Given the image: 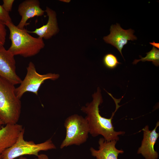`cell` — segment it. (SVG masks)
I'll return each mask as SVG.
<instances>
[{
    "label": "cell",
    "mask_w": 159,
    "mask_h": 159,
    "mask_svg": "<svg viewBox=\"0 0 159 159\" xmlns=\"http://www.w3.org/2000/svg\"><path fill=\"white\" fill-rule=\"evenodd\" d=\"M145 57H143L140 55L141 58L139 59H135L132 62L133 64H136L138 62L141 61L143 62L145 61H151L155 66H158L159 65V50L156 47L153 46V48L150 52H147Z\"/></svg>",
    "instance_id": "cell-14"
},
{
    "label": "cell",
    "mask_w": 159,
    "mask_h": 159,
    "mask_svg": "<svg viewBox=\"0 0 159 159\" xmlns=\"http://www.w3.org/2000/svg\"><path fill=\"white\" fill-rule=\"evenodd\" d=\"M3 124H4L3 122L0 120V126Z\"/></svg>",
    "instance_id": "cell-22"
},
{
    "label": "cell",
    "mask_w": 159,
    "mask_h": 159,
    "mask_svg": "<svg viewBox=\"0 0 159 159\" xmlns=\"http://www.w3.org/2000/svg\"><path fill=\"white\" fill-rule=\"evenodd\" d=\"M159 126V122L158 121L152 130H149L148 125L142 130L143 133V138L137 153L141 154L145 159H157L158 158V153L155 150L154 146L159 136V133L156 132Z\"/></svg>",
    "instance_id": "cell-9"
},
{
    "label": "cell",
    "mask_w": 159,
    "mask_h": 159,
    "mask_svg": "<svg viewBox=\"0 0 159 159\" xmlns=\"http://www.w3.org/2000/svg\"><path fill=\"white\" fill-rule=\"evenodd\" d=\"M117 141H107L104 138L99 139L98 150L91 147L90 150L91 155L96 159H118V155L122 154L124 151L118 150L115 147Z\"/></svg>",
    "instance_id": "cell-12"
},
{
    "label": "cell",
    "mask_w": 159,
    "mask_h": 159,
    "mask_svg": "<svg viewBox=\"0 0 159 159\" xmlns=\"http://www.w3.org/2000/svg\"><path fill=\"white\" fill-rule=\"evenodd\" d=\"M14 86L0 76V120L4 124H17L20 117L21 102Z\"/></svg>",
    "instance_id": "cell-3"
},
{
    "label": "cell",
    "mask_w": 159,
    "mask_h": 159,
    "mask_svg": "<svg viewBox=\"0 0 159 159\" xmlns=\"http://www.w3.org/2000/svg\"><path fill=\"white\" fill-rule=\"evenodd\" d=\"M27 72L20 85L15 88L16 96L19 99L26 92H32L38 95V91L41 85L47 80H55L59 77L58 74L48 73L41 74L36 71L34 64L30 62L26 67Z\"/></svg>",
    "instance_id": "cell-6"
},
{
    "label": "cell",
    "mask_w": 159,
    "mask_h": 159,
    "mask_svg": "<svg viewBox=\"0 0 159 159\" xmlns=\"http://www.w3.org/2000/svg\"><path fill=\"white\" fill-rule=\"evenodd\" d=\"M5 24L9 29V38L11 41L8 50L14 56L32 57L37 54L44 48L45 44L42 39L33 37L25 28L20 29L12 22H8Z\"/></svg>",
    "instance_id": "cell-2"
},
{
    "label": "cell",
    "mask_w": 159,
    "mask_h": 159,
    "mask_svg": "<svg viewBox=\"0 0 159 159\" xmlns=\"http://www.w3.org/2000/svg\"><path fill=\"white\" fill-rule=\"evenodd\" d=\"M150 44L152 45L153 46L159 49V43H155L154 42H153L150 43Z\"/></svg>",
    "instance_id": "cell-20"
},
{
    "label": "cell",
    "mask_w": 159,
    "mask_h": 159,
    "mask_svg": "<svg viewBox=\"0 0 159 159\" xmlns=\"http://www.w3.org/2000/svg\"><path fill=\"white\" fill-rule=\"evenodd\" d=\"M34 159H49L48 156L45 154L39 155L37 157Z\"/></svg>",
    "instance_id": "cell-19"
},
{
    "label": "cell",
    "mask_w": 159,
    "mask_h": 159,
    "mask_svg": "<svg viewBox=\"0 0 159 159\" xmlns=\"http://www.w3.org/2000/svg\"><path fill=\"white\" fill-rule=\"evenodd\" d=\"M45 11L48 17L47 23L34 31L27 32L29 33L37 34L39 38L47 39L56 34L59 29L55 12L47 6Z\"/></svg>",
    "instance_id": "cell-13"
},
{
    "label": "cell",
    "mask_w": 159,
    "mask_h": 159,
    "mask_svg": "<svg viewBox=\"0 0 159 159\" xmlns=\"http://www.w3.org/2000/svg\"><path fill=\"white\" fill-rule=\"evenodd\" d=\"M14 159H28L27 158H26L25 157H24L23 156H21L19 157V158L17 159L16 158Z\"/></svg>",
    "instance_id": "cell-21"
},
{
    "label": "cell",
    "mask_w": 159,
    "mask_h": 159,
    "mask_svg": "<svg viewBox=\"0 0 159 159\" xmlns=\"http://www.w3.org/2000/svg\"><path fill=\"white\" fill-rule=\"evenodd\" d=\"M92 97V101L87 104L86 106L82 107L81 109L87 114L85 118L89 126V133L94 137L101 135L107 141H118L119 139V135H123L125 132L115 131L112 124V119L120 106L118 104L120 100L116 99L114 100L116 105L115 110L110 118H107L102 117L100 113L99 106L102 103L103 99L99 87L97 88V92L93 95Z\"/></svg>",
    "instance_id": "cell-1"
},
{
    "label": "cell",
    "mask_w": 159,
    "mask_h": 159,
    "mask_svg": "<svg viewBox=\"0 0 159 159\" xmlns=\"http://www.w3.org/2000/svg\"><path fill=\"white\" fill-rule=\"evenodd\" d=\"M18 11L21 19L16 26L21 29H24L28 24L27 22L29 19L36 16H42L45 12L40 7V2L38 0L23 1L19 5Z\"/></svg>",
    "instance_id": "cell-10"
},
{
    "label": "cell",
    "mask_w": 159,
    "mask_h": 159,
    "mask_svg": "<svg viewBox=\"0 0 159 159\" xmlns=\"http://www.w3.org/2000/svg\"><path fill=\"white\" fill-rule=\"evenodd\" d=\"M14 57L4 46H0V76L15 85L20 84L22 80L16 73Z\"/></svg>",
    "instance_id": "cell-7"
},
{
    "label": "cell",
    "mask_w": 159,
    "mask_h": 159,
    "mask_svg": "<svg viewBox=\"0 0 159 159\" xmlns=\"http://www.w3.org/2000/svg\"><path fill=\"white\" fill-rule=\"evenodd\" d=\"M0 20L4 24L8 22H12V19L9 12H7L0 5Z\"/></svg>",
    "instance_id": "cell-16"
},
{
    "label": "cell",
    "mask_w": 159,
    "mask_h": 159,
    "mask_svg": "<svg viewBox=\"0 0 159 159\" xmlns=\"http://www.w3.org/2000/svg\"><path fill=\"white\" fill-rule=\"evenodd\" d=\"M64 126L66 135L61 149L73 145H79L86 141L89 130L85 118L77 114L72 115L66 119Z\"/></svg>",
    "instance_id": "cell-5"
},
{
    "label": "cell",
    "mask_w": 159,
    "mask_h": 159,
    "mask_svg": "<svg viewBox=\"0 0 159 159\" xmlns=\"http://www.w3.org/2000/svg\"><path fill=\"white\" fill-rule=\"evenodd\" d=\"M0 159H2L1 155L0 154Z\"/></svg>",
    "instance_id": "cell-23"
},
{
    "label": "cell",
    "mask_w": 159,
    "mask_h": 159,
    "mask_svg": "<svg viewBox=\"0 0 159 159\" xmlns=\"http://www.w3.org/2000/svg\"><path fill=\"white\" fill-rule=\"evenodd\" d=\"M103 62L106 67L111 69L116 68L118 64H120L116 57L111 53L107 54L105 55Z\"/></svg>",
    "instance_id": "cell-15"
},
{
    "label": "cell",
    "mask_w": 159,
    "mask_h": 159,
    "mask_svg": "<svg viewBox=\"0 0 159 159\" xmlns=\"http://www.w3.org/2000/svg\"><path fill=\"white\" fill-rule=\"evenodd\" d=\"M110 31V34L104 37L103 40L116 48L124 59L122 52L124 46L127 43L128 40L137 39V37L133 34L134 30L131 29L125 30L117 23L111 26Z\"/></svg>",
    "instance_id": "cell-8"
},
{
    "label": "cell",
    "mask_w": 159,
    "mask_h": 159,
    "mask_svg": "<svg viewBox=\"0 0 159 159\" xmlns=\"http://www.w3.org/2000/svg\"><path fill=\"white\" fill-rule=\"evenodd\" d=\"M24 128L23 130L15 143L1 154L2 159H14L25 155L38 156L42 151L55 149L56 147L51 139L39 144L24 139Z\"/></svg>",
    "instance_id": "cell-4"
},
{
    "label": "cell",
    "mask_w": 159,
    "mask_h": 159,
    "mask_svg": "<svg viewBox=\"0 0 159 159\" xmlns=\"http://www.w3.org/2000/svg\"><path fill=\"white\" fill-rule=\"evenodd\" d=\"M5 24L0 20V46H4L6 40V30Z\"/></svg>",
    "instance_id": "cell-17"
},
{
    "label": "cell",
    "mask_w": 159,
    "mask_h": 159,
    "mask_svg": "<svg viewBox=\"0 0 159 159\" xmlns=\"http://www.w3.org/2000/svg\"><path fill=\"white\" fill-rule=\"evenodd\" d=\"M24 128L17 123L6 124L0 129V154L15 143Z\"/></svg>",
    "instance_id": "cell-11"
},
{
    "label": "cell",
    "mask_w": 159,
    "mask_h": 159,
    "mask_svg": "<svg viewBox=\"0 0 159 159\" xmlns=\"http://www.w3.org/2000/svg\"><path fill=\"white\" fill-rule=\"evenodd\" d=\"M14 1V0H3L2 6L5 10L9 12L11 11Z\"/></svg>",
    "instance_id": "cell-18"
}]
</instances>
